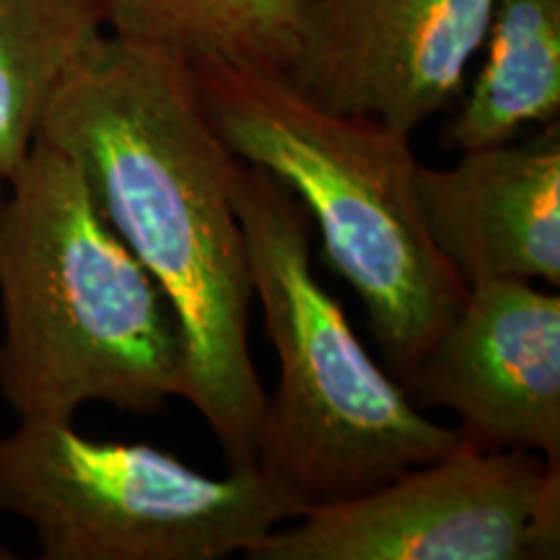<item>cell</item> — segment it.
<instances>
[{"mask_svg":"<svg viewBox=\"0 0 560 560\" xmlns=\"http://www.w3.org/2000/svg\"><path fill=\"white\" fill-rule=\"evenodd\" d=\"M37 138L66 153L104 221L151 272L185 342V397L231 467L255 465L265 408L255 301L231 177L240 159L202 107L192 62L102 32L45 104Z\"/></svg>","mask_w":560,"mask_h":560,"instance_id":"cell-1","label":"cell"},{"mask_svg":"<svg viewBox=\"0 0 560 560\" xmlns=\"http://www.w3.org/2000/svg\"><path fill=\"white\" fill-rule=\"evenodd\" d=\"M0 395L19 420L86 405L149 416L185 397L172 304L66 153L34 140L0 210Z\"/></svg>","mask_w":560,"mask_h":560,"instance_id":"cell-2","label":"cell"},{"mask_svg":"<svg viewBox=\"0 0 560 560\" xmlns=\"http://www.w3.org/2000/svg\"><path fill=\"white\" fill-rule=\"evenodd\" d=\"M192 73L231 153L283 182L317 223L327 262L402 380L467 293L425 231L410 136L322 109L272 70L198 60Z\"/></svg>","mask_w":560,"mask_h":560,"instance_id":"cell-3","label":"cell"},{"mask_svg":"<svg viewBox=\"0 0 560 560\" xmlns=\"http://www.w3.org/2000/svg\"><path fill=\"white\" fill-rule=\"evenodd\" d=\"M231 200L278 361L257 429V470L310 511L369 493L452 452L459 433L425 416L371 359L338 299L322 285L312 219L289 187L240 161Z\"/></svg>","mask_w":560,"mask_h":560,"instance_id":"cell-4","label":"cell"},{"mask_svg":"<svg viewBox=\"0 0 560 560\" xmlns=\"http://www.w3.org/2000/svg\"><path fill=\"white\" fill-rule=\"evenodd\" d=\"M304 511L255 465L206 475L73 420H19L0 436V514L30 524L45 560H221Z\"/></svg>","mask_w":560,"mask_h":560,"instance_id":"cell-5","label":"cell"},{"mask_svg":"<svg viewBox=\"0 0 560 560\" xmlns=\"http://www.w3.org/2000/svg\"><path fill=\"white\" fill-rule=\"evenodd\" d=\"M249 560H550L560 556V465L459 439L369 493L314 506Z\"/></svg>","mask_w":560,"mask_h":560,"instance_id":"cell-6","label":"cell"},{"mask_svg":"<svg viewBox=\"0 0 560 560\" xmlns=\"http://www.w3.org/2000/svg\"><path fill=\"white\" fill-rule=\"evenodd\" d=\"M493 0H306L283 75L335 115L412 136L465 91Z\"/></svg>","mask_w":560,"mask_h":560,"instance_id":"cell-7","label":"cell"},{"mask_svg":"<svg viewBox=\"0 0 560 560\" xmlns=\"http://www.w3.org/2000/svg\"><path fill=\"white\" fill-rule=\"evenodd\" d=\"M400 384L418 408L450 410L467 444L560 465V296L522 280L470 285Z\"/></svg>","mask_w":560,"mask_h":560,"instance_id":"cell-8","label":"cell"},{"mask_svg":"<svg viewBox=\"0 0 560 560\" xmlns=\"http://www.w3.org/2000/svg\"><path fill=\"white\" fill-rule=\"evenodd\" d=\"M433 247L465 289L488 280L560 285V120L527 138L418 170Z\"/></svg>","mask_w":560,"mask_h":560,"instance_id":"cell-9","label":"cell"},{"mask_svg":"<svg viewBox=\"0 0 560 560\" xmlns=\"http://www.w3.org/2000/svg\"><path fill=\"white\" fill-rule=\"evenodd\" d=\"M482 47L446 143L482 149L560 120V0H493Z\"/></svg>","mask_w":560,"mask_h":560,"instance_id":"cell-10","label":"cell"},{"mask_svg":"<svg viewBox=\"0 0 560 560\" xmlns=\"http://www.w3.org/2000/svg\"><path fill=\"white\" fill-rule=\"evenodd\" d=\"M104 32L153 42L190 62L283 73L306 0H94Z\"/></svg>","mask_w":560,"mask_h":560,"instance_id":"cell-11","label":"cell"},{"mask_svg":"<svg viewBox=\"0 0 560 560\" xmlns=\"http://www.w3.org/2000/svg\"><path fill=\"white\" fill-rule=\"evenodd\" d=\"M102 32L94 0H0V179L5 185L30 156L58 81Z\"/></svg>","mask_w":560,"mask_h":560,"instance_id":"cell-12","label":"cell"},{"mask_svg":"<svg viewBox=\"0 0 560 560\" xmlns=\"http://www.w3.org/2000/svg\"><path fill=\"white\" fill-rule=\"evenodd\" d=\"M3 200H5V182L0 179V210H3Z\"/></svg>","mask_w":560,"mask_h":560,"instance_id":"cell-13","label":"cell"}]
</instances>
